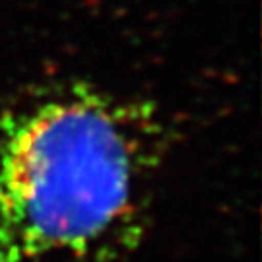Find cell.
<instances>
[{
	"instance_id": "cell-1",
	"label": "cell",
	"mask_w": 262,
	"mask_h": 262,
	"mask_svg": "<svg viewBox=\"0 0 262 262\" xmlns=\"http://www.w3.org/2000/svg\"><path fill=\"white\" fill-rule=\"evenodd\" d=\"M138 117L72 88L0 124V262L84 256L136 208L146 163Z\"/></svg>"
}]
</instances>
